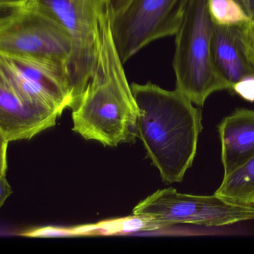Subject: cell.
<instances>
[{"mask_svg":"<svg viewBox=\"0 0 254 254\" xmlns=\"http://www.w3.org/2000/svg\"><path fill=\"white\" fill-rule=\"evenodd\" d=\"M232 91L247 101H254V75L240 80L232 88Z\"/></svg>","mask_w":254,"mask_h":254,"instance_id":"9a60e30c","label":"cell"},{"mask_svg":"<svg viewBox=\"0 0 254 254\" xmlns=\"http://www.w3.org/2000/svg\"><path fill=\"white\" fill-rule=\"evenodd\" d=\"M207 9L214 25L240 27L253 22L239 0H207Z\"/></svg>","mask_w":254,"mask_h":254,"instance_id":"4fadbf2b","label":"cell"},{"mask_svg":"<svg viewBox=\"0 0 254 254\" xmlns=\"http://www.w3.org/2000/svg\"><path fill=\"white\" fill-rule=\"evenodd\" d=\"M215 194L231 202L254 206V156L225 174Z\"/></svg>","mask_w":254,"mask_h":254,"instance_id":"7c38bea8","label":"cell"},{"mask_svg":"<svg viewBox=\"0 0 254 254\" xmlns=\"http://www.w3.org/2000/svg\"><path fill=\"white\" fill-rule=\"evenodd\" d=\"M19 8L20 7H13V6H0V19L11 14Z\"/></svg>","mask_w":254,"mask_h":254,"instance_id":"ffe728a7","label":"cell"},{"mask_svg":"<svg viewBox=\"0 0 254 254\" xmlns=\"http://www.w3.org/2000/svg\"><path fill=\"white\" fill-rule=\"evenodd\" d=\"M245 53L254 70V25L253 22L240 27Z\"/></svg>","mask_w":254,"mask_h":254,"instance_id":"5bb4252c","label":"cell"},{"mask_svg":"<svg viewBox=\"0 0 254 254\" xmlns=\"http://www.w3.org/2000/svg\"><path fill=\"white\" fill-rule=\"evenodd\" d=\"M214 24L207 0H189L182 23L176 33L173 69L176 90L201 107L212 94L231 86L216 68L212 53Z\"/></svg>","mask_w":254,"mask_h":254,"instance_id":"277c9868","label":"cell"},{"mask_svg":"<svg viewBox=\"0 0 254 254\" xmlns=\"http://www.w3.org/2000/svg\"><path fill=\"white\" fill-rule=\"evenodd\" d=\"M252 20H254V0H239Z\"/></svg>","mask_w":254,"mask_h":254,"instance_id":"ac0fdd59","label":"cell"},{"mask_svg":"<svg viewBox=\"0 0 254 254\" xmlns=\"http://www.w3.org/2000/svg\"><path fill=\"white\" fill-rule=\"evenodd\" d=\"M60 116L30 101L0 72V128L8 142L30 140L55 126Z\"/></svg>","mask_w":254,"mask_h":254,"instance_id":"9c48e42d","label":"cell"},{"mask_svg":"<svg viewBox=\"0 0 254 254\" xmlns=\"http://www.w3.org/2000/svg\"><path fill=\"white\" fill-rule=\"evenodd\" d=\"M72 42L52 16L29 6L0 19V54L46 60L66 68Z\"/></svg>","mask_w":254,"mask_h":254,"instance_id":"52a82bcc","label":"cell"},{"mask_svg":"<svg viewBox=\"0 0 254 254\" xmlns=\"http://www.w3.org/2000/svg\"><path fill=\"white\" fill-rule=\"evenodd\" d=\"M253 23H254V20Z\"/></svg>","mask_w":254,"mask_h":254,"instance_id":"44dd1931","label":"cell"},{"mask_svg":"<svg viewBox=\"0 0 254 254\" xmlns=\"http://www.w3.org/2000/svg\"><path fill=\"white\" fill-rule=\"evenodd\" d=\"M110 16L103 24L95 71L71 116L74 132L116 147L135 140L138 110L115 44Z\"/></svg>","mask_w":254,"mask_h":254,"instance_id":"7a4b0ae2","label":"cell"},{"mask_svg":"<svg viewBox=\"0 0 254 254\" xmlns=\"http://www.w3.org/2000/svg\"><path fill=\"white\" fill-rule=\"evenodd\" d=\"M212 53L216 68L231 86L249 76L254 70L245 53L240 27L214 25L212 36Z\"/></svg>","mask_w":254,"mask_h":254,"instance_id":"8fae6325","label":"cell"},{"mask_svg":"<svg viewBox=\"0 0 254 254\" xmlns=\"http://www.w3.org/2000/svg\"><path fill=\"white\" fill-rule=\"evenodd\" d=\"M28 0H0V6H13V7H24Z\"/></svg>","mask_w":254,"mask_h":254,"instance_id":"d6986e66","label":"cell"},{"mask_svg":"<svg viewBox=\"0 0 254 254\" xmlns=\"http://www.w3.org/2000/svg\"><path fill=\"white\" fill-rule=\"evenodd\" d=\"M133 215L147 218L159 228L179 224L222 227L254 220V206L231 202L216 194L189 195L169 188L140 201Z\"/></svg>","mask_w":254,"mask_h":254,"instance_id":"5b68a950","label":"cell"},{"mask_svg":"<svg viewBox=\"0 0 254 254\" xmlns=\"http://www.w3.org/2000/svg\"><path fill=\"white\" fill-rule=\"evenodd\" d=\"M125 0H28L25 5L52 16L69 34L72 51L66 67L74 109L96 67L104 21Z\"/></svg>","mask_w":254,"mask_h":254,"instance_id":"3957f363","label":"cell"},{"mask_svg":"<svg viewBox=\"0 0 254 254\" xmlns=\"http://www.w3.org/2000/svg\"><path fill=\"white\" fill-rule=\"evenodd\" d=\"M130 86L138 110L137 137L163 182L180 183L196 155L203 128L201 109L176 89L151 82Z\"/></svg>","mask_w":254,"mask_h":254,"instance_id":"6da1fadb","label":"cell"},{"mask_svg":"<svg viewBox=\"0 0 254 254\" xmlns=\"http://www.w3.org/2000/svg\"><path fill=\"white\" fill-rule=\"evenodd\" d=\"M12 193L13 190L6 179V176H0V208Z\"/></svg>","mask_w":254,"mask_h":254,"instance_id":"e0dca14e","label":"cell"},{"mask_svg":"<svg viewBox=\"0 0 254 254\" xmlns=\"http://www.w3.org/2000/svg\"><path fill=\"white\" fill-rule=\"evenodd\" d=\"M189 0H125L110 14L116 49L125 64L149 43L176 34Z\"/></svg>","mask_w":254,"mask_h":254,"instance_id":"8992f818","label":"cell"},{"mask_svg":"<svg viewBox=\"0 0 254 254\" xmlns=\"http://www.w3.org/2000/svg\"><path fill=\"white\" fill-rule=\"evenodd\" d=\"M224 175L254 156V110L238 108L218 127Z\"/></svg>","mask_w":254,"mask_h":254,"instance_id":"30bf717a","label":"cell"},{"mask_svg":"<svg viewBox=\"0 0 254 254\" xmlns=\"http://www.w3.org/2000/svg\"><path fill=\"white\" fill-rule=\"evenodd\" d=\"M8 140L0 128V176H6L7 172V149Z\"/></svg>","mask_w":254,"mask_h":254,"instance_id":"2e32d148","label":"cell"},{"mask_svg":"<svg viewBox=\"0 0 254 254\" xmlns=\"http://www.w3.org/2000/svg\"><path fill=\"white\" fill-rule=\"evenodd\" d=\"M0 72L27 98L60 115L72 107L66 68L46 60L0 54Z\"/></svg>","mask_w":254,"mask_h":254,"instance_id":"ba28073f","label":"cell"}]
</instances>
